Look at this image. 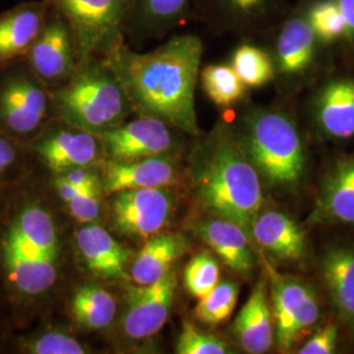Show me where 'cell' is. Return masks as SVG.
I'll return each instance as SVG.
<instances>
[{"mask_svg": "<svg viewBox=\"0 0 354 354\" xmlns=\"http://www.w3.org/2000/svg\"><path fill=\"white\" fill-rule=\"evenodd\" d=\"M203 55L198 36L175 35L146 53L122 42L102 59L120 80L134 113L160 118L197 137L194 92Z\"/></svg>", "mask_w": 354, "mask_h": 354, "instance_id": "6da1fadb", "label": "cell"}, {"mask_svg": "<svg viewBox=\"0 0 354 354\" xmlns=\"http://www.w3.org/2000/svg\"><path fill=\"white\" fill-rule=\"evenodd\" d=\"M203 150L193 168L196 196L212 214L236 223L252 239L264 201L259 172L228 133L216 134Z\"/></svg>", "mask_w": 354, "mask_h": 354, "instance_id": "7a4b0ae2", "label": "cell"}, {"mask_svg": "<svg viewBox=\"0 0 354 354\" xmlns=\"http://www.w3.org/2000/svg\"><path fill=\"white\" fill-rule=\"evenodd\" d=\"M50 93L58 121L93 134L121 125L134 113L120 80L102 58L79 62L68 80Z\"/></svg>", "mask_w": 354, "mask_h": 354, "instance_id": "3957f363", "label": "cell"}, {"mask_svg": "<svg viewBox=\"0 0 354 354\" xmlns=\"http://www.w3.org/2000/svg\"><path fill=\"white\" fill-rule=\"evenodd\" d=\"M241 146L256 171L272 185L291 187L304 176V143L295 125L283 114L270 111L250 114Z\"/></svg>", "mask_w": 354, "mask_h": 354, "instance_id": "277c9868", "label": "cell"}, {"mask_svg": "<svg viewBox=\"0 0 354 354\" xmlns=\"http://www.w3.org/2000/svg\"><path fill=\"white\" fill-rule=\"evenodd\" d=\"M68 23L79 62L102 58L127 42L129 0H46Z\"/></svg>", "mask_w": 354, "mask_h": 354, "instance_id": "5b68a950", "label": "cell"}, {"mask_svg": "<svg viewBox=\"0 0 354 354\" xmlns=\"http://www.w3.org/2000/svg\"><path fill=\"white\" fill-rule=\"evenodd\" d=\"M0 130L19 138L36 134L54 115L50 89L24 58L0 67Z\"/></svg>", "mask_w": 354, "mask_h": 354, "instance_id": "8992f818", "label": "cell"}, {"mask_svg": "<svg viewBox=\"0 0 354 354\" xmlns=\"http://www.w3.org/2000/svg\"><path fill=\"white\" fill-rule=\"evenodd\" d=\"M174 207L168 188L121 190L113 193L111 201V225L122 236L149 239L165 230Z\"/></svg>", "mask_w": 354, "mask_h": 354, "instance_id": "52a82bcc", "label": "cell"}, {"mask_svg": "<svg viewBox=\"0 0 354 354\" xmlns=\"http://www.w3.org/2000/svg\"><path fill=\"white\" fill-rule=\"evenodd\" d=\"M24 59L50 91L64 84L74 74L79 64L75 38L64 16L53 7Z\"/></svg>", "mask_w": 354, "mask_h": 354, "instance_id": "ba28073f", "label": "cell"}, {"mask_svg": "<svg viewBox=\"0 0 354 354\" xmlns=\"http://www.w3.org/2000/svg\"><path fill=\"white\" fill-rule=\"evenodd\" d=\"M121 125L96 134L102 140V151L109 162H131L162 156L175 147V136L169 125L160 118L140 115Z\"/></svg>", "mask_w": 354, "mask_h": 354, "instance_id": "9c48e42d", "label": "cell"}, {"mask_svg": "<svg viewBox=\"0 0 354 354\" xmlns=\"http://www.w3.org/2000/svg\"><path fill=\"white\" fill-rule=\"evenodd\" d=\"M176 286V272L172 269L155 283H134L127 288L122 328L129 339L145 340L165 327L175 301Z\"/></svg>", "mask_w": 354, "mask_h": 354, "instance_id": "30bf717a", "label": "cell"}, {"mask_svg": "<svg viewBox=\"0 0 354 354\" xmlns=\"http://www.w3.org/2000/svg\"><path fill=\"white\" fill-rule=\"evenodd\" d=\"M58 124L35 145L38 155L51 171L62 175L75 168L95 165L102 151L100 138L93 133L66 125L61 121Z\"/></svg>", "mask_w": 354, "mask_h": 354, "instance_id": "8fae6325", "label": "cell"}, {"mask_svg": "<svg viewBox=\"0 0 354 354\" xmlns=\"http://www.w3.org/2000/svg\"><path fill=\"white\" fill-rule=\"evenodd\" d=\"M193 0H129L127 41L142 46L162 39L188 16Z\"/></svg>", "mask_w": 354, "mask_h": 354, "instance_id": "7c38bea8", "label": "cell"}, {"mask_svg": "<svg viewBox=\"0 0 354 354\" xmlns=\"http://www.w3.org/2000/svg\"><path fill=\"white\" fill-rule=\"evenodd\" d=\"M50 4L24 1L0 15V67L23 59L45 26Z\"/></svg>", "mask_w": 354, "mask_h": 354, "instance_id": "4fadbf2b", "label": "cell"}, {"mask_svg": "<svg viewBox=\"0 0 354 354\" xmlns=\"http://www.w3.org/2000/svg\"><path fill=\"white\" fill-rule=\"evenodd\" d=\"M75 243L84 266L92 274L104 279H129L127 266L133 251L102 226L89 223L77 228Z\"/></svg>", "mask_w": 354, "mask_h": 354, "instance_id": "5bb4252c", "label": "cell"}, {"mask_svg": "<svg viewBox=\"0 0 354 354\" xmlns=\"http://www.w3.org/2000/svg\"><path fill=\"white\" fill-rule=\"evenodd\" d=\"M177 167L167 155L131 162H108L102 172V193L127 189L171 188L177 183Z\"/></svg>", "mask_w": 354, "mask_h": 354, "instance_id": "9a60e30c", "label": "cell"}, {"mask_svg": "<svg viewBox=\"0 0 354 354\" xmlns=\"http://www.w3.org/2000/svg\"><path fill=\"white\" fill-rule=\"evenodd\" d=\"M190 228L230 269L241 274H248L252 270V239L241 226L223 218L210 216L196 219Z\"/></svg>", "mask_w": 354, "mask_h": 354, "instance_id": "2e32d148", "label": "cell"}, {"mask_svg": "<svg viewBox=\"0 0 354 354\" xmlns=\"http://www.w3.org/2000/svg\"><path fill=\"white\" fill-rule=\"evenodd\" d=\"M232 333L247 353L263 354L270 351L274 342V327L266 279L256 283L232 324Z\"/></svg>", "mask_w": 354, "mask_h": 354, "instance_id": "e0dca14e", "label": "cell"}, {"mask_svg": "<svg viewBox=\"0 0 354 354\" xmlns=\"http://www.w3.org/2000/svg\"><path fill=\"white\" fill-rule=\"evenodd\" d=\"M252 241L270 256L297 261L306 256V236L299 225L277 210L257 214L252 226Z\"/></svg>", "mask_w": 354, "mask_h": 354, "instance_id": "ac0fdd59", "label": "cell"}, {"mask_svg": "<svg viewBox=\"0 0 354 354\" xmlns=\"http://www.w3.org/2000/svg\"><path fill=\"white\" fill-rule=\"evenodd\" d=\"M1 257L10 282L26 297L46 292L57 281V259L23 252L6 241H1Z\"/></svg>", "mask_w": 354, "mask_h": 354, "instance_id": "d6986e66", "label": "cell"}, {"mask_svg": "<svg viewBox=\"0 0 354 354\" xmlns=\"http://www.w3.org/2000/svg\"><path fill=\"white\" fill-rule=\"evenodd\" d=\"M190 250L184 234H156L149 238L134 257L130 277L136 285H151L171 272L174 264Z\"/></svg>", "mask_w": 354, "mask_h": 354, "instance_id": "ffe728a7", "label": "cell"}, {"mask_svg": "<svg viewBox=\"0 0 354 354\" xmlns=\"http://www.w3.org/2000/svg\"><path fill=\"white\" fill-rule=\"evenodd\" d=\"M319 129L335 140L354 136V80L339 79L319 93L315 106Z\"/></svg>", "mask_w": 354, "mask_h": 354, "instance_id": "44dd1931", "label": "cell"}, {"mask_svg": "<svg viewBox=\"0 0 354 354\" xmlns=\"http://www.w3.org/2000/svg\"><path fill=\"white\" fill-rule=\"evenodd\" d=\"M315 213L320 219L354 225V158L342 159L327 174Z\"/></svg>", "mask_w": 354, "mask_h": 354, "instance_id": "7402d4cb", "label": "cell"}, {"mask_svg": "<svg viewBox=\"0 0 354 354\" xmlns=\"http://www.w3.org/2000/svg\"><path fill=\"white\" fill-rule=\"evenodd\" d=\"M322 279L342 322L354 328V250L335 247L322 261Z\"/></svg>", "mask_w": 354, "mask_h": 354, "instance_id": "603a6c76", "label": "cell"}, {"mask_svg": "<svg viewBox=\"0 0 354 354\" xmlns=\"http://www.w3.org/2000/svg\"><path fill=\"white\" fill-rule=\"evenodd\" d=\"M268 274L270 279V295L274 317V340L279 351L283 352L286 337L291 324L298 315L302 304L311 288L304 281L289 274H281L269 264H266Z\"/></svg>", "mask_w": 354, "mask_h": 354, "instance_id": "cb8c5ba5", "label": "cell"}, {"mask_svg": "<svg viewBox=\"0 0 354 354\" xmlns=\"http://www.w3.org/2000/svg\"><path fill=\"white\" fill-rule=\"evenodd\" d=\"M7 232L28 250L58 259L57 228L46 209L38 205L26 206L15 218Z\"/></svg>", "mask_w": 354, "mask_h": 354, "instance_id": "d4e9b609", "label": "cell"}, {"mask_svg": "<svg viewBox=\"0 0 354 354\" xmlns=\"http://www.w3.org/2000/svg\"><path fill=\"white\" fill-rule=\"evenodd\" d=\"M315 33L304 19H292L283 26L277 41V58L283 74H299L314 58Z\"/></svg>", "mask_w": 354, "mask_h": 354, "instance_id": "484cf974", "label": "cell"}, {"mask_svg": "<svg viewBox=\"0 0 354 354\" xmlns=\"http://www.w3.org/2000/svg\"><path fill=\"white\" fill-rule=\"evenodd\" d=\"M117 313L113 295L99 285H83L71 299V314L76 323L91 330L106 328Z\"/></svg>", "mask_w": 354, "mask_h": 354, "instance_id": "4316f807", "label": "cell"}, {"mask_svg": "<svg viewBox=\"0 0 354 354\" xmlns=\"http://www.w3.org/2000/svg\"><path fill=\"white\" fill-rule=\"evenodd\" d=\"M201 84L207 97L216 106L228 108L241 100L245 84L228 64H210L200 73Z\"/></svg>", "mask_w": 354, "mask_h": 354, "instance_id": "83f0119b", "label": "cell"}, {"mask_svg": "<svg viewBox=\"0 0 354 354\" xmlns=\"http://www.w3.org/2000/svg\"><path fill=\"white\" fill-rule=\"evenodd\" d=\"M231 66L248 87H261L274 75L273 64L266 51L247 44L235 50Z\"/></svg>", "mask_w": 354, "mask_h": 354, "instance_id": "f1b7e54d", "label": "cell"}, {"mask_svg": "<svg viewBox=\"0 0 354 354\" xmlns=\"http://www.w3.org/2000/svg\"><path fill=\"white\" fill-rule=\"evenodd\" d=\"M239 295L235 282H219L213 290L200 299L196 307V317L207 326H218L232 315Z\"/></svg>", "mask_w": 354, "mask_h": 354, "instance_id": "f546056e", "label": "cell"}, {"mask_svg": "<svg viewBox=\"0 0 354 354\" xmlns=\"http://www.w3.org/2000/svg\"><path fill=\"white\" fill-rule=\"evenodd\" d=\"M221 268L210 251L197 253L184 270V285L190 295L201 299L219 283Z\"/></svg>", "mask_w": 354, "mask_h": 354, "instance_id": "4dcf8cb0", "label": "cell"}, {"mask_svg": "<svg viewBox=\"0 0 354 354\" xmlns=\"http://www.w3.org/2000/svg\"><path fill=\"white\" fill-rule=\"evenodd\" d=\"M308 21L315 36L324 42L346 35V24L337 1L328 0L315 6L310 12Z\"/></svg>", "mask_w": 354, "mask_h": 354, "instance_id": "1f68e13d", "label": "cell"}, {"mask_svg": "<svg viewBox=\"0 0 354 354\" xmlns=\"http://www.w3.org/2000/svg\"><path fill=\"white\" fill-rule=\"evenodd\" d=\"M230 352L227 342L221 337L205 333L192 323H184L176 342L178 354H225Z\"/></svg>", "mask_w": 354, "mask_h": 354, "instance_id": "d6a6232c", "label": "cell"}, {"mask_svg": "<svg viewBox=\"0 0 354 354\" xmlns=\"http://www.w3.org/2000/svg\"><path fill=\"white\" fill-rule=\"evenodd\" d=\"M28 353L33 354H84L87 351L74 336L50 330L39 335L26 345Z\"/></svg>", "mask_w": 354, "mask_h": 354, "instance_id": "836d02e7", "label": "cell"}, {"mask_svg": "<svg viewBox=\"0 0 354 354\" xmlns=\"http://www.w3.org/2000/svg\"><path fill=\"white\" fill-rule=\"evenodd\" d=\"M319 315H320L319 301H317L315 291L311 289V291L307 294L298 315L295 317L292 324H291L288 337H286V342H285L283 352H289L291 348L299 340L301 335L310 327L317 324Z\"/></svg>", "mask_w": 354, "mask_h": 354, "instance_id": "e575fe53", "label": "cell"}, {"mask_svg": "<svg viewBox=\"0 0 354 354\" xmlns=\"http://www.w3.org/2000/svg\"><path fill=\"white\" fill-rule=\"evenodd\" d=\"M102 194L97 192H80L66 203L76 222L82 225L97 223L102 214Z\"/></svg>", "mask_w": 354, "mask_h": 354, "instance_id": "d590c367", "label": "cell"}, {"mask_svg": "<svg viewBox=\"0 0 354 354\" xmlns=\"http://www.w3.org/2000/svg\"><path fill=\"white\" fill-rule=\"evenodd\" d=\"M339 332L333 323L319 329L317 333L298 351L299 354L335 353L337 345Z\"/></svg>", "mask_w": 354, "mask_h": 354, "instance_id": "8d00e7d4", "label": "cell"}, {"mask_svg": "<svg viewBox=\"0 0 354 354\" xmlns=\"http://www.w3.org/2000/svg\"><path fill=\"white\" fill-rule=\"evenodd\" d=\"M218 10L234 20H245L259 12L264 0H212Z\"/></svg>", "mask_w": 354, "mask_h": 354, "instance_id": "74e56055", "label": "cell"}, {"mask_svg": "<svg viewBox=\"0 0 354 354\" xmlns=\"http://www.w3.org/2000/svg\"><path fill=\"white\" fill-rule=\"evenodd\" d=\"M61 176H64L67 181L74 184L79 189L102 193V177L97 176V174H95L91 169V167L75 168L62 174Z\"/></svg>", "mask_w": 354, "mask_h": 354, "instance_id": "f35d334b", "label": "cell"}, {"mask_svg": "<svg viewBox=\"0 0 354 354\" xmlns=\"http://www.w3.org/2000/svg\"><path fill=\"white\" fill-rule=\"evenodd\" d=\"M17 163V150L8 136L0 130V176Z\"/></svg>", "mask_w": 354, "mask_h": 354, "instance_id": "ab89813d", "label": "cell"}, {"mask_svg": "<svg viewBox=\"0 0 354 354\" xmlns=\"http://www.w3.org/2000/svg\"><path fill=\"white\" fill-rule=\"evenodd\" d=\"M337 3L346 24V35L354 37V0H337Z\"/></svg>", "mask_w": 354, "mask_h": 354, "instance_id": "60d3db41", "label": "cell"}]
</instances>
